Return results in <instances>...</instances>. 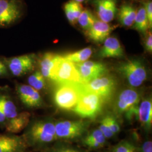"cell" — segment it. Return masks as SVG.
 <instances>
[{"label": "cell", "mask_w": 152, "mask_h": 152, "mask_svg": "<svg viewBox=\"0 0 152 152\" xmlns=\"http://www.w3.org/2000/svg\"><path fill=\"white\" fill-rule=\"evenodd\" d=\"M55 121L51 117L31 119L22 135L28 148L41 152L57 141Z\"/></svg>", "instance_id": "6da1fadb"}, {"label": "cell", "mask_w": 152, "mask_h": 152, "mask_svg": "<svg viewBox=\"0 0 152 152\" xmlns=\"http://www.w3.org/2000/svg\"><path fill=\"white\" fill-rule=\"evenodd\" d=\"M90 125L88 120L55 121L57 140L68 141L80 138L86 132Z\"/></svg>", "instance_id": "7a4b0ae2"}, {"label": "cell", "mask_w": 152, "mask_h": 152, "mask_svg": "<svg viewBox=\"0 0 152 152\" xmlns=\"http://www.w3.org/2000/svg\"><path fill=\"white\" fill-rule=\"evenodd\" d=\"M104 102L99 95L82 89L80 100L72 110L83 119L92 120L102 111Z\"/></svg>", "instance_id": "3957f363"}, {"label": "cell", "mask_w": 152, "mask_h": 152, "mask_svg": "<svg viewBox=\"0 0 152 152\" xmlns=\"http://www.w3.org/2000/svg\"><path fill=\"white\" fill-rule=\"evenodd\" d=\"M54 94L55 105L61 110H73L78 102L82 92V84H58Z\"/></svg>", "instance_id": "277c9868"}, {"label": "cell", "mask_w": 152, "mask_h": 152, "mask_svg": "<svg viewBox=\"0 0 152 152\" xmlns=\"http://www.w3.org/2000/svg\"><path fill=\"white\" fill-rule=\"evenodd\" d=\"M24 13L23 0H0V28L15 25Z\"/></svg>", "instance_id": "5b68a950"}, {"label": "cell", "mask_w": 152, "mask_h": 152, "mask_svg": "<svg viewBox=\"0 0 152 152\" xmlns=\"http://www.w3.org/2000/svg\"><path fill=\"white\" fill-rule=\"evenodd\" d=\"M34 54L23 55L10 58L3 57L4 61L11 77H20L32 72L37 65Z\"/></svg>", "instance_id": "8992f818"}, {"label": "cell", "mask_w": 152, "mask_h": 152, "mask_svg": "<svg viewBox=\"0 0 152 152\" xmlns=\"http://www.w3.org/2000/svg\"><path fill=\"white\" fill-rule=\"evenodd\" d=\"M118 71L131 87H139L147 80V70L140 60H129L119 65Z\"/></svg>", "instance_id": "52a82bcc"}, {"label": "cell", "mask_w": 152, "mask_h": 152, "mask_svg": "<svg viewBox=\"0 0 152 152\" xmlns=\"http://www.w3.org/2000/svg\"><path fill=\"white\" fill-rule=\"evenodd\" d=\"M116 87V81L112 76L104 75L88 83L82 84L83 90L94 92L103 99L108 100L113 94Z\"/></svg>", "instance_id": "ba28073f"}, {"label": "cell", "mask_w": 152, "mask_h": 152, "mask_svg": "<svg viewBox=\"0 0 152 152\" xmlns=\"http://www.w3.org/2000/svg\"><path fill=\"white\" fill-rule=\"evenodd\" d=\"M15 90L22 104L28 109L44 108L46 104L39 92L28 85L17 82Z\"/></svg>", "instance_id": "9c48e42d"}, {"label": "cell", "mask_w": 152, "mask_h": 152, "mask_svg": "<svg viewBox=\"0 0 152 152\" xmlns=\"http://www.w3.org/2000/svg\"><path fill=\"white\" fill-rule=\"evenodd\" d=\"M55 82L57 84H82L75 63L65 59L62 56L56 68Z\"/></svg>", "instance_id": "30bf717a"}, {"label": "cell", "mask_w": 152, "mask_h": 152, "mask_svg": "<svg viewBox=\"0 0 152 152\" xmlns=\"http://www.w3.org/2000/svg\"><path fill=\"white\" fill-rule=\"evenodd\" d=\"M81 79L82 84L91 81L98 77L105 75L108 69L105 64L93 61H85L75 63Z\"/></svg>", "instance_id": "8fae6325"}, {"label": "cell", "mask_w": 152, "mask_h": 152, "mask_svg": "<svg viewBox=\"0 0 152 152\" xmlns=\"http://www.w3.org/2000/svg\"><path fill=\"white\" fill-rule=\"evenodd\" d=\"M140 95L138 91L134 89H126L120 92L117 99L114 111L117 114H124L126 111L139 105Z\"/></svg>", "instance_id": "7c38bea8"}, {"label": "cell", "mask_w": 152, "mask_h": 152, "mask_svg": "<svg viewBox=\"0 0 152 152\" xmlns=\"http://www.w3.org/2000/svg\"><path fill=\"white\" fill-rule=\"evenodd\" d=\"M61 55L46 53L37 58L39 70L46 80L55 81V71Z\"/></svg>", "instance_id": "4fadbf2b"}, {"label": "cell", "mask_w": 152, "mask_h": 152, "mask_svg": "<svg viewBox=\"0 0 152 152\" xmlns=\"http://www.w3.org/2000/svg\"><path fill=\"white\" fill-rule=\"evenodd\" d=\"M27 144L22 135L0 134V152H26Z\"/></svg>", "instance_id": "5bb4252c"}, {"label": "cell", "mask_w": 152, "mask_h": 152, "mask_svg": "<svg viewBox=\"0 0 152 152\" xmlns=\"http://www.w3.org/2000/svg\"><path fill=\"white\" fill-rule=\"evenodd\" d=\"M0 105L1 108L5 116L7 121L16 117L20 113L11 94L10 88L0 87ZM6 121V122H7Z\"/></svg>", "instance_id": "9a60e30c"}, {"label": "cell", "mask_w": 152, "mask_h": 152, "mask_svg": "<svg viewBox=\"0 0 152 152\" xmlns=\"http://www.w3.org/2000/svg\"><path fill=\"white\" fill-rule=\"evenodd\" d=\"M99 19L109 23L114 19L118 11L117 0H94Z\"/></svg>", "instance_id": "2e32d148"}, {"label": "cell", "mask_w": 152, "mask_h": 152, "mask_svg": "<svg viewBox=\"0 0 152 152\" xmlns=\"http://www.w3.org/2000/svg\"><path fill=\"white\" fill-rule=\"evenodd\" d=\"M114 29V27L110 26L108 23L96 19L92 27L86 31V33L87 37L91 41L100 43L108 38L110 33Z\"/></svg>", "instance_id": "e0dca14e"}, {"label": "cell", "mask_w": 152, "mask_h": 152, "mask_svg": "<svg viewBox=\"0 0 152 152\" xmlns=\"http://www.w3.org/2000/svg\"><path fill=\"white\" fill-rule=\"evenodd\" d=\"M99 56L102 58L123 57L124 50L118 39L114 37L106 38L99 53Z\"/></svg>", "instance_id": "ac0fdd59"}, {"label": "cell", "mask_w": 152, "mask_h": 152, "mask_svg": "<svg viewBox=\"0 0 152 152\" xmlns=\"http://www.w3.org/2000/svg\"><path fill=\"white\" fill-rule=\"evenodd\" d=\"M137 120L146 132L151 130L152 127V101L151 98L144 99L139 105Z\"/></svg>", "instance_id": "d6986e66"}, {"label": "cell", "mask_w": 152, "mask_h": 152, "mask_svg": "<svg viewBox=\"0 0 152 152\" xmlns=\"http://www.w3.org/2000/svg\"><path fill=\"white\" fill-rule=\"evenodd\" d=\"M31 119L30 113L20 112L16 117L7 121L5 130L7 132L18 134L26 128Z\"/></svg>", "instance_id": "ffe728a7"}, {"label": "cell", "mask_w": 152, "mask_h": 152, "mask_svg": "<svg viewBox=\"0 0 152 152\" xmlns=\"http://www.w3.org/2000/svg\"><path fill=\"white\" fill-rule=\"evenodd\" d=\"M137 11L129 4H124L120 8L118 18L121 24L125 27H130L134 25Z\"/></svg>", "instance_id": "44dd1931"}, {"label": "cell", "mask_w": 152, "mask_h": 152, "mask_svg": "<svg viewBox=\"0 0 152 152\" xmlns=\"http://www.w3.org/2000/svg\"><path fill=\"white\" fill-rule=\"evenodd\" d=\"M82 10V6L81 3L77 2L75 0H70L64 5V11L66 18L72 24H75L77 22L78 18Z\"/></svg>", "instance_id": "7402d4cb"}, {"label": "cell", "mask_w": 152, "mask_h": 152, "mask_svg": "<svg viewBox=\"0 0 152 152\" xmlns=\"http://www.w3.org/2000/svg\"><path fill=\"white\" fill-rule=\"evenodd\" d=\"M46 79L39 71H35L28 77V85L33 87L38 92L46 90Z\"/></svg>", "instance_id": "603a6c76"}, {"label": "cell", "mask_w": 152, "mask_h": 152, "mask_svg": "<svg viewBox=\"0 0 152 152\" xmlns=\"http://www.w3.org/2000/svg\"><path fill=\"white\" fill-rule=\"evenodd\" d=\"M92 50L90 48H86L73 53H68L62 56L64 59L74 63H80L87 61L91 56Z\"/></svg>", "instance_id": "cb8c5ba5"}, {"label": "cell", "mask_w": 152, "mask_h": 152, "mask_svg": "<svg viewBox=\"0 0 152 152\" xmlns=\"http://www.w3.org/2000/svg\"><path fill=\"white\" fill-rule=\"evenodd\" d=\"M134 27L141 33L147 32L150 28L144 6H141L137 11Z\"/></svg>", "instance_id": "d4e9b609"}, {"label": "cell", "mask_w": 152, "mask_h": 152, "mask_svg": "<svg viewBox=\"0 0 152 152\" xmlns=\"http://www.w3.org/2000/svg\"><path fill=\"white\" fill-rule=\"evenodd\" d=\"M40 152H84L81 149L74 147L64 141H57Z\"/></svg>", "instance_id": "484cf974"}, {"label": "cell", "mask_w": 152, "mask_h": 152, "mask_svg": "<svg viewBox=\"0 0 152 152\" xmlns=\"http://www.w3.org/2000/svg\"><path fill=\"white\" fill-rule=\"evenodd\" d=\"M96 18L88 9L83 10L78 18L77 22L83 29L87 31L94 24Z\"/></svg>", "instance_id": "4316f807"}, {"label": "cell", "mask_w": 152, "mask_h": 152, "mask_svg": "<svg viewBox=\"0 0 152 152\" xmlns=\"http://www.w3.org/2000/svg\"><path fill=\"white\" fill-rule=\"evenodd\" d=\"M113 152H139V150L131 141L123 140L113 147Z\"/></svg>", "instance_id": "83f0119b"}, {"label": "cell", "mask_w": 152, "mask_h": 152, "mask_svg": "<svg viewBox=\"0 0 152 152\" xmlns=\"http://www.w3.org/2000/svg\"><path fill=\"white\" fill-rule=\"evenodd\" d=\"M92 141H101L104 142H107L106 137L104 136L103 133L99 129V128L90 131L82 139V142L83 144L87 142Z\"/></svg>", "instance_id": "f1b7e54d"}, {"label": "cell", "mask_w": 152, "mask_h": 152, "mask_svg": "<svg viewBox=\"0 0 152 152\" xmlns=\"http://www.w3.org/2000/svg\"><path fill=\"white\" fill-rule=\"evenodd\" d=\"M111 131L114 135L117 134L121 131V127L116 118L113 115L108 114L104 117Z\"/></svg>", "instance_id": "f546056e"}, {"label": "cell", "mask_w": 152, "mask_h": 152, "mask_svg": "<svg viewBox=\"0 0 152 152\" xmlns=\"http://www.w3.org/2000/svg\"><path fill=\"white\" fill-rule=\"evenodd\" d=\"M98 128L101 131V132L103 133L104 136L106 137L107 139H110L114 135V134H113V132L110 130L108 125L104 117L100 121Z\"/></svg>", "instance_id": "4dcf8cb0"}, {"label": "cell", "mask_w": 152, "mask_h": 152, "mask_svg": "<svg viewBox=\"0 0 152 152\" xmlns=\"http://www.w3.org/2000/svg\"><path fill=\"white\" fill-rule=\"evenodd\" d=\"M144 7L146 11L148 20L150 28L152 26V2L151 1H148L144 4Z\"/></svg>", "instance_id": "1f68e13d"}, {"label": "cell", "mask_w": 152, "mask_h": 152, "mask_svg": "<svg viewBox=\"0 0 152 152\" xmlns=\"http://www.w3.org/2000/svg\"><path fill=\"white\" fill-rule=\"evenodd\" d=\"M145 48L148 52H152V33L149 32L148 33L144 41Z\"/></svg>", "instance_id": "d6a6232c"}, {"label": "cell", "mask_w": 152, "mask_h": 152, "mask_svg": "<svg viewBox=\"0 0 152 152\" xmlns=\"http://www.w3.org/2000/svg\"><path fill=\"white\" fill-rule=\"evenodd\" d=\"M139 152H152V142L151 140L144 141L141 146Z\"/></svg>", "instance_id": "836d02e7"}, {"label": "cell", "mask_w": 152, "mask_h": 152, "mask_svg": "<svg viewBox=\"0 0 152 152\" xmlns=\"http://www.w3.org/2000/svg\"><path fill=\"white\" fill-rule=\"evenodd\" d=\"M11 77L5 64L0 67V78H9Z\"/></svg>", "instance_id": "e575fe53"}, {"label": "cell", "mask_w": 152, "mask_h": 152, "mask_svg": "<svg viewBox=\"0 0 152 152\" xmlns=\"http://www.w3.org/2000/svg\"><path fill=\"white\" fill-rule=\"evenodd\" d=\"M4 65H5V63L4 61L3 57H0V67Z\"/></svg>", "instance_id": "d590c367"}, {"label": "cell", "mask_w": 152, "mask_h": 152, "mask_svg": "<svg viewBox=\"0 0 152 152\" xmlns=\"http://www.w3.org/2000/svg\"><path fill=\"white\" fill-rule=\"evenodd\" d=\"M75 1L76 2H79V3H81L82 2H83L84 1H85V0H75Z\"/></svg>", "instance_id": "8d00e7d4"}]
</instances>
